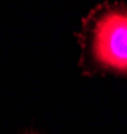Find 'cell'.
Listing matches in <instances>:
<instances>
[{
  "label": "cell",
  "mask_w": 127,
  "mask_h": 134,
  "mask_svg": "<svg viewBox=\"0 0 127 134\" xmlns=\"http://www.w3.org/2000/svg\"><path fill=\"white\" fill-rule=\"evenodd\" d=\"M80 39L86 67L127 75V5H99L83 21Z\"/></svg>",
  "instance_id": "obj_1"
}]
</instances>
